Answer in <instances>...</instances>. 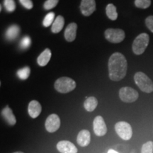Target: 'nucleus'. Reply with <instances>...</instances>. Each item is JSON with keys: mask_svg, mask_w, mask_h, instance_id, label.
<instances>
[{"mask_svg": "<svg viewBox=\"0 0 153 153\" xmlns=\"http://www.w3.org/2000/svg\"><path fill=\"white\" fill-rule=\"evenodd\" d=\"M128 64L125 56L120 53L111 55L108 60V74L113 81H120L127 73Z\"/></svg>", "mask_w": 153, "mask_h": 153, "instance_id": "nucleus-1", "label": "nucleus"}, {"mask_svg": "<svg viewBox=\"0 0 153 153\" xmlns=\"http://www.w3.org/2000/svg\"><path fill=\"white\" fill-rule=\"evenodd\" d=\"M134 80L137 87L143 92L151 93L153 91L152 81L143 72H138L135 73Z\"/></svg>", "mask_w": 153, "mask_h": 153, "instance_id": "nucleus-2", "label": "nucleus"}, {"mask_svg": "<svg viewBox=\"0 0 153 153\" xmlns=\"http://www.w3.org/2000/svg\"><path fill=\"white\" fill-rule=\"evenodd\" d=\"M54 87L58 92L66 94L73 91L75 89L76 82L71 78L68 76H62L55 81Z\"/></svg>", "mask_w": 153, "mask_h": 153, "instance_id": "nucleus-3", "label": "nucleus"}, {"mask_svg": "<svg viewBox=\"0 0 153 153\" xmlns=\"http://www.w3.org/2000/svg\"><path fill=\"white\" fill-rule=\"evenodd\" d=\"M150 42V36L148 33H143L137 36L134 40L132 48L135 55H139L143 54L148 47Z\"/></svg>", "mask_w": 153, "mask_h": 153, "instance_id": "nucleus-4", "label": "nucleus"}, {"mask_svg": "<svg viewBox=\"0 0 153 153\" xmlns=\"http://www.w3.org/2000/svg\"><path fill=\"white\" fill-rule=\"evenodd\" d=\"M115 131L120 138L123 140H129L133 135V130L131 126L125 121H120L115 125Z\"/></svg>", "mask_w": 153, "mask_h": 153, "instance_id": "nucleus-5", "label": "nucleus"}, {"mask_svg": "<svg viewBox=\"0 0 153 153\" xmlns=\"http://www.w3.org/2000/svg\"><path fill=\"white\" fill-rule=\"evenodd\" d=\"M105 38L108 41L112 43H119L125 38L124 30L118 28H108L105 30Z\"/></svg>", "mask_w": 153, "mask_h": 153, "instance_id": "nucleus-6", "label": "nucleus"}, {"mask_svg": "<svg viewBox=\"0 0 153 153\" xmlns=\"http://www.w3.org/2000/svg\"><path fill=\"white\" fill-rule=\"evenodd\" d=\"M120 100L126 103H133L138 99L139 94L135 89L131 87H122L119 90Z\"/></svg>", "mask_w": 153, "mask_h": 153, "instance_id": "nucleus-7", "label": "nucleus"}, {"mask_svg": "<svg viewBox=\"0 0 153 153\" xmlns=\"http://www.w3.org/2000/svg\"><path fill=\"white\" fill-rule=\"evenodd\" d=\"M45 129L49 133H55L60 127V119L57 114H53L47 118L45 123Z\"/></svg>", "mask_w": 153, "mask_h": 153, "instance_id": "nucleus-8", "label": "nucleus"}, {"mask_svg": "<svg viewBox=\"0 0 153 153\" xmlns=\"http://www.w3.org/2000/svg\"><path fill=\"white\" fill-rule=\"evenodd\" d=\"M93 129L97 136H104L107 133V127L102 116H97L93 121Z\"/></svg>", "mask_w": 153, "mask_h": 153, "instance_id": "nucleus-9", "label": "nucleus"}, {"mask_svg": "<svg viewBox=\"0 0 153 153\" xmlns=\"http://www.w3.org/2000/svg\"><path fill=\"white\" fill-rule=\"evenodd\" d=\"M96 10L95 0H82L80 11L85 16H89Z\"/></svg>", "mask_w": 153, "mask_h": 153, "instance_id": "nucleus-10", "label": "nucleus"}, {"mask_svg": "<svg viewBox=\"0 0 153 153\" xmlns=\"http://www.w3.org/2000/svg\"><path fill=\"white\" fill-rule=\"evenodd\" d=\"M56 148L60 153H77L78 151L75 145L68 140L59 141Z\"/></svg>", "mask_w": 153, "mask_h": 153, "instance_id": "nucleus-11", "label": "nucleus"}, {"mask_svg": "<svg viewBox=\"0 0 153 153\" xmlns=\"http://www.w3.org/2000/svg\"><path fill=\"white\" fill-rule=\"evenodd\" d=\"M76 142L81 147H87L91 142L90 132L87 130H82L79 132L76 137Z\"/></svg>", "mask_w": 153, "mask_h": 153, "instance_id": "nucleus-12", "label": "nucleus"}, {"mask_svg": "<svg viewBox=\"0 0 153 153\" xmlns=\"http://www.w3.org/2000/svg\"><path fill=\"white\" fill-rule=\"evenodd\" d=\"M42 111V106L38 101L33 100L30 101L28 106V112L29 116L32 118L38 117Z\"/></svg>", "mask_w": 153, "mask_h": 153, "instance_id": "nucleus-13", "label": "nucleus"}, {"mask_svg": "<svg viewBox=\"0 0 153 153\" xmlns=\"http://www.w3.org/2000/svg\"><path fill=\"white\" fill-rule=\"evenodd\" d=\"M76 29H77V25L75 23H71L67 26L64 33L67 41L72 42L74 41L76 35Z\"/></svg>", "mask_w": 153, "mask_h": 153, "instance_id": "nucleus-14", "label": "nucleus"}, {"mask_svg": "<svg viewBox=\"0 0 153 153\" xmlns=\"http://www.w3.org/2000/svg\"><path fill=\"white\" fill-rule=\"evenodd\" d=\"M1 116H3L7 123L10 126H14L16 123V119L15 116L13 114L12 110L7 106L1 111Z\"/></svg>", "mask_w": 153, "mask_h": 153, "instance_id": "nucleus-15", "label": "nucleus"}, {"mask_svg": "<svg viewBox=\"0 0 153 153\" xmlns=\"http://www.w3.org/2000/svg\"><path fill=\"white\" fill-rule=\"evenodd\" d=\"M19 33H20V28L17 25H12L10 27L7 28V31H6V38L8 41H14L18 37Z\"/></svg>", "mask_w": 153, "mask_h": 153, "instance_id": "nucleus-16", "label": "nucleus"}, {"mask_svg": "<svg viewBox=\"0 0 153 153\" xmlns=\"http://www.w3.org/2000/svg\"><path fill=\"white\" fill-rule=\"evenodd\" d=\"M51 51L49 48H46L43 53H41L37 59V62L39 66L44 67L51 60Z\"/></svg>", "mask_w": 153, "mask_h": 153, "instance_id": "nucleus-17", "label": "nucleus"}, {"mask_svg": "<svg viewBox=\"0 0 153 153\" xmlns=\"http://www.w3.org/2000/svg\"><path fill=\"white\" fill-rule=\"evenodd\" d=\"M65 24V19L64 17L62 16H58L55 19L54 22L51 27V30L53 33H57L60 32L63 28Z\"/></svg>", "mask_w": 153, "mask_h": 153, "instance_id": "nucleus-18", "label": "nucleus"}, {"mask_svg": "<svg viewBox=\"0 0 153 153\" xmlns=\"http://www.w3.org/2000/svg\"><path fill=\"white\" fill-rule=\"evenodd\" d=\"M98 105V100L94 97H88L84 102V107L88 112H92Z\"/></svg>", "mask_w": 153, "mask_h": 153, "instance_id": "nucleus-19", "label": "nucleus"}, {"mask_svg": "<svg viewBox=\"0 0 153 153\" xmlns=\"http://www.w3.org/2000/svg\"><path fill=\"white\" fill-rule=\"evenodd\" d=\"M106 13L108 19L112 21L116 20L118 18V13L116 11V7L113 4H108L106 6Z\"/></svg>", "mask_w": 153, "mask_h": 153, "instance_id": "nucleus-20", "label": "nucleus"}, {"mask_svg": "<svg viewBox=\"0 0 153 153\" xmlns=\"http://www.w3.org/2000/svg\"><path fill=\"white\" fill-rule=\"evenodd\" d=\"M30 68L28 66H26L24 67V68H23L18 70V72H17V75H18L19 78L20 79L25 80L28 79V76L30 75Z\"/></svg>", "mask_w": 153, "mask_h": 153, "instance_id": "nucleus-21", "label": "nucleus"}, {"mask_svg": "<svg viewBox=\"0 0 153 153\" xmlns=\"http://www.w3.org/2000/svg\"><path fill=\"white\" fill-rule=\"evenodd\" d=\"M55 19V13L54 12H50L48 14H46L45 18L43 19V25L45 27H48L51 24L53 25V22H54Z\"/></svg>", "mask_w": 153, "mask_h": 153, "instance_id": "nucleus-22", "label": "nucleus"}, {"mask_svg": "<svg viewBox=\"0 0 153 153\" xmlns=\"http://www.w3.org/2000/svg\"><path fill=\"white\" fill-rule=\"evenodd\" d=\"M4 6L6 10L9 12H13L16 9V3L14 0H4Z\"/></svg>", "mask_w": 153, "mask_h": 153, "instance_id": "nucleus-23", "label": "nucleus"}, {"mask_svg": "<svg viewBox=\"0 0 153 153\" xmlns=\"http://www.w3.org/2000/svg\"><path fill=\"white\" fill-rule=\"evenodd\" d=\"M151 4V0H135V7L140 9H147Z\"/></svg>", "mask_w": 153, "mask_h": 153, "instance_id": "nucleus-24", "label": "nucleus"}, {"mask_svg": "<svg viewBox=\"0 0 153 153\" xmlns=\"http://www.w3.org/2000/svg\"><path fill=\"white\" fill-rule=\"evenodd\" d=\"M31 45V39L29 36H25L21 40L19 46L22 50H26Z\"/></svg>", "mask_w": 153, "mask_h": 153, "instance_id": "nucleus-25", "label": "nucleus"}, {"mask_svg": "<svg viewBox=\"0 0 153 153\" xmlns=\"http://www.w3.org/2000/svg\"><path fill=\"white\" fill-rule=\"evenodd\" d=\"M141 153H153V142L148 141L143 145Z\"/></svg>", "mask_w": 153, "mask_h": 153, "instance_id": "nucleus-26", "label": "nucleus"}, {"mask_svg": "<svg viewBox=\"0 0 153 153\" xmlns=\"http://www.w3.org/2000/svg\"><path fill=\"white\" fill-rule=\"evenodd\" d=\"M59 2V0H47L43 4V7L45 10L52 9L57 6Z\"/></svg>", "mask_w": 153, "mask_h": 153, "instance_id": "nucleus-27", "label": "nucleus"}, {"mask_svg": "<svg viewBox=\"0 0 153 153\" xmlns=\"http://www.w3.org/2000/svg\"><path fill=\"white\" fill-rule=\"evenodd\" d=\"M19 2L23 7L27 9H31L33 7V1L31 0H19Z\"/></svg>", "mask_w": 153, "mask_h": 153, "instance_id": "nucleus-28", "label": "nucleus"}, {"mask_svg": "<svg viewBox=\"0 0 153 153\" xmlns=\"http://www.w3.org/2000/svg\"><path fill=\"white\" fill-rule=\"evenodd\" d=\"M145 24L149 30L153 33V16H150L145 19Z\"/></svg>", "mask_w": 153, "mask_h": 153, "instance_id": "nucleus-29", "label": "nucleus"}, {"mask_svg": "<svg viewBox=\"0 0 153 153\" xmlns=\"http://www.w3.org/2000/svg\"><path fill=\"white\" fill-rule=\"evenodd\" d=\"M107 153H118V152H116V150H113V149H110V150H108V152H107Z\"/></svg>", "mask_w": 153, "mask_h": 153, "instance_id": "nucleus-30", "label": "nucleus"}, {"mask_svg": "<svg viewBox=\"0 0 153 153\" xmlns=\"http://www.w3.org/2000/svg\"><path fill=\"white\" fill-rule=\"evenodd\" d=\"M13 153H24V152H21V151H18V152H13Z\"/></svg>", "mask_w": 153, "mask_h": 153, "instance_id": "nucleus-31", "label": "nucleus"}]
</instances>
